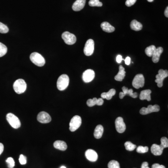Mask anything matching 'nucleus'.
I'll list each match as a JSON object with an SVG mask.
<instances>
[{
  "instance_id": "nucleus-1",
  "label": "nucleus",
  "mask_w": 168,
  "mask_h": 168,
  "mask_svg": "<svg viewBox=\"0 0 168 168\" xmlns=\"http://www.w3.org/2000/svg\"><path fill=\"white\" fill-rule=\"evenodd\" d=\"M69 84V78L66 74H62L57 80V85L60 91L65 90L68 86Z\"/></svg>"
},
{
  "instance_id": "nucleus-2",
  "label": "nucleus",
  "mask_w": 168,
  "mask_h": 168,
  "mask_svg": "<svg viewBox=\"0 0 168 168\" xmlns=\"http://www.w3.org/2000/svg\"><path fill=\"white\" fill-rule=\"evenodd\" d=\"M13 88L16 93L21 94L26 91L27 84L24 80L18 79L14 83Z\"/></svg>"
},
{
  "instance_id": "nucleus-3",
  "label": "nucleus",
  "mask_w": 168,
  "mask_h": 168,
  "mask_svg": "<svg viewBox=\"0 0 168 168\" xmlns=\"http://www.w3.org/2000/svg\"><path fill=\"white\" fill-rule=\"evenodd\" d=\"M31 61L35 65L42 67L45 64V60L43 56L37 52H33L30 56Z\"/></svg>"
},
{
  "instance_id": "nucleus-4",
  "label": "nucleus",
  "mask_w": 168,
  "mask_h": 168,
  "mask_svg": "<svg viewBox=\"0 0 168 168\" xmlns=\"http://www.w3.org/2000/svg\"><path fill=\"white\" fill-rule=\"evenodd\" d=\"M6 119L11 127L14 129H18L21 127L20 121L19 118L13 113H8L6 116Z\"/></svg>"
},
{
  "instance_id": "nucleus-5",
  "label": "nucleus",
  "mask_w": 168,
  "mask_h": 168,
  "mask_svg": "<svg viewBox=\"0 0 168 168\" xmlns=\"http://www.w3.org/2000/svg\"><path fill=\"white\" fill-rule=\"evenodd\" d=\"M82 123L81 118L78 116H75L72 118L70 122L69 129L71 132H74L80 128Z\"/></svg>"
},
{
  "instance_id": "nucleus-6",
  "label": "nucleus",
  "mask_w": 168,
  "mask_h": 168,
  "mask_svg": "<svg viewBox=\"0 0 168 168\" xmlns=\"http://www.w3.org/2000/svg\"><path fill=\"white\" fill-rule=\"evenodd\" d=\"M168 76V70L160 69L158 71V74L156 75V80L155 82L157 84L159 88H162L163 85V81L165 78Z\"/></svg>"
},
{
  "instance_id": "nucleus-7",
  "label": "nucleus",
  "mask_w": 168,
  "mask_h": 168,
  "mask_svg": "<svg viewBox=\"0 0 168 168\" xmlns=\"http://www.w3.org/2000/svg\"><path fill=\"white\" fill-rule=\"evenodd\" d=\"M62 38L64 40L65 43L68 45H73L77 40L76 36L68 32H65L62 34Z\"/></svg>"
},
{
  "instance_id": "nucleus-8",
  "label": "nucleus",
  "mask_w": 168,
  "mask_h": 168,
  "mask_svg": "<svg viewBox=\"0 0 168 168\" xmlns=\"http://www.w3.org/2000/svg\"><path fill=\"white\" fill-rule=\"evenodd\" d=\"M144 83L145 79L144 75L141 74H138L134 77L133 80L132 85L135 88L139 89L144 87Z\"/></svg>"
},
{
  "instance_id": "nucleus-9",
  "label": "nucleus",
  "mask_w": 168,
  "mask_h": 168,
  "mask_svg": "<svg viewBox=\"0 0 168 168\" xmlns=\"http://www.w3.org/2000/svg\"><path fill=\"white\" fill-rule=\"evenodd\" d=\"M94 50V42L93 39H88L85 44L84 47V54L86 56H91L93 54Z\"/></svg>"
},
{
  "instance_id": "nucleus-10",
  "label": "nucleus",
  "mask_w": 168,
  "mask_h": 168,
  "mask_svg": "<svg viewBox=\"0 0 168 168\" xmlns=\"http://www.w3.org/2000/svg\"><path fill=\"white\" fill-rule=\"evenodd\" d=\"M160 110V106L158 105H149L147 108H141L140 110V113L142 115L149 114L153 112H157Z\"/></svg>"
},
{
  "instance_id": "nucleus-11",
  "label": "nucleus",
  "mask_w": 168,
  "mask_h": 168,
  "mask_svg": "<svg viewBox=\"0 0 168 168\" xmlns=\"http://www.w3.org/2000/svg\"><path fill=\"white\" fill-rule=\"evenodd\" d=\"M116 129L117 131L119 133H123L125 131L126 127L125 123L124 122L123 119L121 117L117 118L115 121Z\"/></svg>"
},
{
  "instance_id": "nucleus-12",
  "label": "nucleus",
  "mask_w": 168,
  "mask_h": 168,
  "mask_svg": "<svg viewBox=\"0 0 168 168\" xmlns=\"http://www.w3.org/2000/svg\"><path fill=\"white\" fill-rule=\"evenodd\" d=\"M95 77V73L92 69L86 70L83 73L82 79L85 83H89L92 81Z\"/></svg>"
},
{
  "instance_id": "nucleus-13",
  "label": "nucleus",
  "mask_w": 168,
  "mask_h": 168,
  "mask_svg": "<svg viewBox=\"0 0 168 168\" xmlns=\"http://www.w3.org/2000/svg\"><path fill=\"white\" fill-rule=\"evenodd\" d=\"M122 92H120L119 97L121 99H123L124 97L126 95H129L133 98H136L138 96L137 93H134L133 90L132 89H129L125 86H123L122 88Z\"/></svg>"
},
{
  "instance_id": "nucleus-14",
  "label": "nucleus",
  "mask_w": 168,
  "mask_h": 168,
  "mask_svg": "<svg viewBox=\"0 0 168 168\" xmlns=\"http://www.w3.org/2000/svg\"><path fill=\"white\" fill-rule=\"evenodd\" d=\"M37 120L40 123H48L51 121L52 118L46 112H41L37 115Z\"/></svg>"
},
{
  "instance_id": "nucleus-15",
  "label": "nucleus",
  "mask_w": 168,
  "mask_h": 168,
  "mask_svg": "<svg viewBox=\"0 0 168 168\" xmlns=\"http://www.w3.org/2000/svg\"><path fill=\"white\" fill-rule=\"evenodd\" d=\"M85 156L87 159L93 162L96 161L98 158L97 153L94 150L91 149H88L85 151Z\"/></svg>"
},
{
  "instance_id": "nucleus-16",
  "label": "nucleus",
  "mask_w": 168,
  "mask_h": 168,
  "mask_svg": "<svg viewBox=\"0 0 168 168\" xmlns=\"http://www.w3.org/2000/svg\"><path fill=\"white\" fill-rule=\"evenodd\" d=\"M104 103V100L102 98L97 99L96 98H94L93 99H89L86 102V104L89 107H92L95 105L101 106Z\"/></svg>"
},
{
  "instance_id": "nucleus-17",
  "label": "nucleus",
  "mask_w": 168,
  "mask_h": 168,
  "mask_svg": "<svg viewBox=\"0 0 168 168\" xmlns=\"http://www.w3.org/2000/svg\"><path fill=\"white\" fill-rule=\"evenodd\" d=\"M86 0H77L73 4V10L75 11H79L82 10L85 5Z\"/></svg>"
},
{
  "instance_id": "nucleus-18",
  "label": "nucleus",
  "mask_w": 168,
  "mask_h": 168,
  "mask_svg": "<svg viewBox=\"0 0 168 168\" xmlns=\"http://www.w3.org/2000/svg\"><path fill=\"white\" fill-rule=\"evenodd\" d=\"M164 148L160 145L154 144L151 147V153L155 156H160L162 154Z\"/></svg>"
},
{
  "instance_id": "nucleus-19",
  "label": "nucleus",
  "mask_w": 168,
  "mask_h": 168,
  "mask_svg": "<svg viewBox=\"0 0 168 168\" xmlns=\"http://www.w3.org/2000/svg\"><path fill=\"white\" fill-rule=\"evenodd\" d=\"M163 50H164L163 48L161 47H158L157 48H156L155 52H154L152 56V61L154 63H157L159 61L161 54L162 53Z\"/></svg>"
},
{
  "instance_id": "nucleus-20",
  "label": "nucleus",
  "mask_w": 168,
  "mask_h": 168,
  "mask_svg": "<svg viewBox=\"0 0 168 168\" xmlns=\"http://www.w3.org/2000/svg\"><path fill=\"white\" fill-rule=\"evenodd\" d=\"M53 145L56 149L61 151H65L67 148V145L65 142L62 141H56L54 142Z\"/></svg>"
},
{
  "instance_id": "nucleus-21",
  "label": "nucleus",
  "mask_w": 168,
  "mask_h": 168,
  "mask_svg": "<svg viewBox=\"0 0 168 168\" xmlns=\"http://www.w3.org/2000/svg\"><path fill=\"white\" fill-rule=\"evenodd\" d=\"M126 72L124 68L122 65H120L119 66V73H118V74L115 76L114 79L118 81H122V80L124 78Z\"/></svg>"
},
{
  "instance_id": "nucleus-22",
  "label": "nucleus",
  "mask_w": 168,
  "mask_h": 168,
  "mask_svg": "<svg viewBox=\"0 0 168 168\" xmlns=\"http://www.w3.org/2000/svg\"><path fill=\"white\" fill-rule=\"evenodd\" d=\"M101 27L103 31L106 32L112 33L115 30V28L112 26L110 24H109L108 22H103L101 24Z\"/></svg>"
},
{
  "instance_id": "nucleus-23",
  "label": "nucleus",
  "mask_w": 168,
  "mask_h": 168,
  "mask_svg": "<svg viewBox=\"0 0 168 168\" xmlns=\"http://www.w3.org/2000/svg\"><path fill=\"white\" fill-rule=\"evenodd\" d=\"M151 93V91L150 90H145L141 91L140 93V98L141 100H146L148 101H150L151 96L150 94Z\"/></svg>"
},
{
  "instance_id": "nucleus-24",
  "label": "nucleus",
  "mask_w": 168,
  "mask_h": 168,
  "mask_svg": "<svg viewBox=\"0 0 168 168\" xmlns=\"http://www.w3.org/2000/svg\"><path fill=\"white\" fill-rule=\"evenodd\" d=\"M104 132V128L101 125H98L95 129L94 136L96 139H100L102 137Z\"/></svg>"
},
{
  "instance_id": "nucleus-25",
  "label": "nucleus",
  "mask_w": 168,
  "mask_h": 168,
  "mask_svg": "<svg viewBox=\"0 0 168 168\" xmlns=\"http://www.w3.org/2000/svg\"><path fill=\"white\" fill-rule=\"evenodd\" d=\"M116 90L111 89L107 93H103L101 94V97L102 99H106L107 100H110L112 99L113 96L116 94Z\"/></svg>"
},
{
  "instance_id": "nucleus-26",
  "label": "nucleus",
  "mask_w": 168,
  "mask_h": 168,
  "mask_svg": "<svg viewBox=\"0 0 168 168\" xmlns=\"http://www.w3.org/2000/svg\"><path fill=\"white\" fill-rule=\"evenodd\" d=\"M130 27H131V29L137 32L142 29V25L141 23H140L136 20H134L131 22Z\"/></svg>"
},
{
  "instance_id": "nucleus-27",
  "label": "nucleus",
  "mask_w": 168,
  "mask_h": 168,
  "mask_svg": "<svg viewBox=\"0 0 168 168\" xmlns=\"http://www.w3.org/2000/svg\"><path fill=\"white\" fill-rule=\"evenodd\" d=\"M156 49V47L155 45H151V46H149L146 48L145 53L147 56H149V57H151L152 56L154 52H155Z\"/></svg>"
},
{
  "instance_id": "nucleus-28",
  "label": "nucleus",
  "mask_w": 168,
  "mask_h": 168,
  "mask_svg": "<svg viewBox=\"0 0 168 168\" xmlns=\"http://www.w3.org/2000/svg\"><path fill=\"white\" fill-rule=\"evenodd\" d=\"M124 145L126 149L128 151H133L136 148V145L134 144L130 141L126 142L125 143Z\"/></svg>"
},
{
  "instance_id": "nucleus-29",
  "label": "nucleus",
  "mask_w": 168,
  "mask_h": 168,
  "mask_svg": "<svg viewBox=\"0 0 168 168\" xmlns=\"http://www.w3.org/2000/svg\"><path fill=\"white\" fill-rule=\"evenodd\" d=\"M89 5L91 7H101L103 4L99 0H90Z\"/></svg>"
},
{
  "instance_id": "nucleus-30",
  "label": "nucleus",
  "mask_w": 168,
  "mask_h": 168,
  "mask_svg": "<svg viewBox=\"0 0 168 168\" xmlns=\"http://www.w3.org/2000/svg\"><path fill=\"white\" fill-rule=\"evenodd\" d=\"M7 47L4 44L0 42V57L4 56L7 52Z\"/></svg>"
},
{
  "instance_id": "nucleus-31",
  "label": "nucleus",
  "mask_w": 168,
  "mask_h": 168,
  "mask_svg": "<svg viewBox=\"0 0 168 168\" xmlns=\"http://www.w3.org/2000/svg\"><path fill=\"white\" fill-rule=\"evenodd\" d=\"M108 168H120V164L116 160H112L108 164Z\"/></svg>"
},
{
  "instance_id": "nucleus-32",
  "label": "nucleus",
  "mask_w": 168,
  "mask_h": 168,
  "mask_svg": "<svg viewBox=\"0 0 168 168\" xmlns=\"http://www.w3.org/2000/svg\"><path fill=\"white\" fill-rule=\"evenodd\" d=\"M9 31V28L6 25L0 22V33H7Z\"/></svg>"
},
{
  "instance_id": "nucleus-33",
  "label": "nucleus",
  "mask_w": 168,
  "mask_h": 168,
  "mask_svg": "<svg viewBox=\"0 0 168 168\" xmlns=\"http://www.w3.org/2000/svg\"><path fill=\"white\" fill-rule=\"evenodd\" d=\"M160 145L162 147L164 148H168V140L165 137H163L161 139V144Z\"/></svg>"
},
{
  "instance_id": "nucleus-34",
  "label": "nucleus",
  "mask_w": 168,
  "mask_h": 168,
  "mask_svg": "<svg viewBox=\"0 0 168 168\" xmlns=\"http://www.w3.org/2000/svg\"><path fill=\"white\" fill-rule=\"evenodd\" d=\"M6 162L8 164V167L9 168H13L15 166V161L14 160L13 158L12 157H9L7 158Z\"/></svg>"
},
{
  "instance_id": "nucleus-35",
  "label": "nucleus",
  "mask_w": 168,
  "mask_h": 168,
  "mask_svg": "<svg viewBox=\"0 0 168 168\" xmlns=\"http://www.w3.org/2000/svg\"><path fill=\"white\" fill-rule=\"evenodd\" d=\"M149 150V148L147 146L146 147H143L141 146H140L139 147H137L136 149L137 152L139 153H145L148 152Z\"/></svg>"
},
{
  "instance_id": "nucleus-36",
  "label": "nucleus",
  "mask_w": 168,
  "mask_h": 168,
  "mask_svg": "<svg viewBox=\"0 0 168 168\" xmlns=\"http://www.w3.org/2000/svg\"><path fill=\"white\" fill-rule=\"evenodd\" d=\"M19 161L21 164L22 165H24L27 163V158L23 155H21L20 156Z\"/></svg>"
},
{
  "instance_id": "nucleus-37",
  "label": "nucleus",
  "mask_w": 168,
  "mask_h": 168,
  "mask_svg": "<svg viewBox=\"0 0 168 168\" xmlns=\"http://www.w3.org/2000/svg\"><path fill=\"white\" fill-rule=\"evenodd\" d=\"M136 1L137 0H127L125 2L126 5L128 7H131L136 3Z\"/></svg>"
},
{
  "instance_id": "nucleus-38",
  "label": "nucleus",
  "mask_w": 168,
  "mask_h": 168,
  "mask_svg": "<svg viewBox=\"0 0 168 168\" xmlns=\"http://www.w3.org/2000/svg\"><path fill=\"white\" fill-rule=\"evenodd\" d=\"M151 168H166L162 165H160L158 164H155L152 165Z\"/></svg>"
},
{
  "instance_id": "nucleus-39",
  "label": "nucleus",
  "mask_w": 168,
  "mask_h": 168,
  "mask_svg": "<svg viewBox=\"0 0 168 168\" xmlns=\"http://www.w3.org/2000/svg\"><path fill=\"white\" fill-rule=\"evenodd\" d=\"M122 60H124L122 58V56H121V55H118L117 56L116 61L118 63L120 64V63H121Z\"/></svg>"
},
{
  "instance_id": "nucleus-40",
  "label": "nucleus",
  "mask_w": 168,
  "mask_h": 168,
  "mask_svg": "<svg viewBox=\"0 0 168 168\" xmlns=\"http://www.w3.org/2000/svg\"><path fill=\"white\" fill-rule=\"evenodd\" d=\"M125 62L126 65H129L130 64V62H131V58L129 57H127L124 60Z\"/></svg>"
},
{
  "instance_id": "nucleus-41",
  "label": "nucleus",
  "mask_w": 168,
  "mask_h": 168,
  "mask_svg": "<svg viewBox=\"0 0 168 168\" xmlns=\"http://www.w3.org/2000/svg\"><path fill=\"white\" fill-rule=\"evenodd\" d=\"M148 165H149V164H148V162H145L142 163V165H141V168H149Z\"/></svg>"
},
{
  "instance_id": "nucleus-42",
  "label": "nucleus",
  "mask_w": 168,
  "mask_h": 168,
  "mask_svg": "<svg viewBox=\"0 0 168 168\" xmlns=\"http://www.w3.org/2000/svg\"><path fill=\"white\" fill-rule=\"evenodd\" d=\"M4 150V146L3 144L0 143V155H1Z\"/></svg>"
},
{
  "instance_id": "nucleus-43",
  "label": "nucleus",
  "mask_w": 168,
  "mask_h": 168,
  "mask_svg": "<svg viewBox=\"0 0 168 168\" xmlns=\"http://www.w3.org/2000/svg\"><path fill=\"white\" fill-rule=\"evenodd\" d=\"M164 15L166 17H168V7H167L166 9L165 10L164 12Z\"/></svg>"
},
{
  "instance_id": "nucleus-44",
  "label": "nucleus",
  "mask_w": 168,
  "mask_h": 168,
  "mask_svg": "<svg viewBox=\"0 0 168 168\" xmlns=\"http://www.w3.org/2000/svg\"><path fill=\"white\" fill-rule=\"evenodd\" d=\"M147 1H148L149 2H153V1H154V0H147Z\"/></svg>"
},
{
  "instance_id": "nucleus-45",
  "label": "nucleus",
  "mask_w": 168,
  "mask_h": 168,
  "mask_svg": "<svg viewBox=\"0 0 168 168\" xmlns=\"http://www.w3.org/2000/svg\"><path fill=\"white\" fill-rule=\"evenodd\" d=\"M60 168H66V167H65V166H62L60 167Z\"/></svg>"
}]
</instances>
